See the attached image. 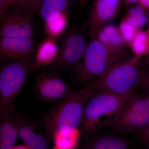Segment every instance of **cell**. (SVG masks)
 <instances>
[{"label": "cell", "instance_id": "obj_1", "mask_svg": "<svg viewBox=\"0 0 149 149\" xmlns=\"http://www.w3.org/2000/svg\"><path fill=\"white\" fill-rule=\"evenodd\" d=\"M95 92L93 81L56 103L42 119L44 131L51 140L56 130L65 128L77 129L81 125L88 100Z\"/></svg>", "mask_w": 149, "mask_h": 149}, {"label": "cell", "instance_id": "obj_2", "mask_svg": "<svg viewBox=\"0 0 149 149\" xmlns=\"http://www.w3.org/2000/svg\"><path fill=\"white\" fill-rule=\"evenodd\" d=\"M131 93L118 95L95 91L87 102L83 113L80 127L84 135L93 137L101 128L110 126L115 122Z\"/></svg>", "mask_w": 149, "mask_h": 149}, {"label": "cell", "instance_id": "obj_3", "mask_svg": "<svg viewBox=\"0 0 149 149\" xmlns=\"http://www.w3.org/2000/svg\"><path fill=\"white\" fill-rule=\"evenodd\" d=\"M34 54L1 67L0 119L7 117L16 110L15 102L16 98L33 72Z\"/></svg>", "mask_w": 149, "mask_h": 149}, {"label": "cell", "instance_id": "obj_4", "mask_svg": "<svg viewBox=\"0 0 149 149\" xmlns=\"http://www.w3.org/2000/svg\"><path fill=\"white\" fill-rule=\"evenodd\" d=\"M140 59L134 56L114 65L101 77L93 81L95 91L118 95L133 93L141 85L145 74L141 68Z\"/></svg>", "mask_w": 149, "mask_h": 149}, {"label": "cell", "instance_id": "obj_5", "mask_svg": "<svg viewBox=\"0 0 149 149\" xmlns=\"http://www.w3.org/2000/svg\"><path fill=\"white\" fill-rule=\"evenodd\" d=\"M125 56L109 49L94 36L88 43L82 61L74 69L75 80L85 85L91 83Z\"/></svg>", "mask_w": 149, "mask_h": 149}, {"label": "cell", "instance_id": "obj_6", "mask_svg": "<svg viewBox=\"0 0 149 149\" xmlns=\"http://www.w3.org/2000/svg\"><path fill=\"white\" fill-rule=\"evenodd\" d=\"M149 120V94H130L120 116L110 127L116 133H136Z\"/></svg>", "mask_w": 149, "mask_h": 149}, {"label": "cell", "instance_id": "obj_7", "mask_svg": "<svg viewBox=\"0 0 149 149\" xmlns=\"http://www.w3.org/2000/svg\"><path fill=\"white\" fill-rule=\"evenodd\" d=\"M54 69L44 68L36 77L34 93L37 99L46 104H54L74 91Z\"/></svg>", "mask_w": 149, "mask_h": 149}, {"label": "cell", "instance_id": "obj_8", "mask_svg": "<svg viewBox=\"0 0 149 149\" xmlns=\"http://www.w3.org/2000/svg\"><path fill=\"white\" fill-rule=\"evenodd\" d=\"M85 33L81 29H74L68 34L63 41L56 59L51 67L74 69L82 61L88 43Z\"/></svg>", "mask_w": 149, "mask_h": 149}, {"label": "cell", "instance_id": "obj_9", "mask_svg": "<svg viewBox=\"0 0 149 149\" xmlns=\"http://www.w3.org/2000/svg\"><path fill=\"white\" fill-rule=\"evenodd\" d=\"M36 26L34 16L15 10L8 11L1 17L0 37L35 39Z\"/></svg>", "mask_w": 149, "mask_h": 149}, {"label": "cell", "instance_id": "obj_10", "mask_svg": "<svg viewBox=\"0 0 149 149\" xmlns=\"http://www.w3.org/2000/svg\"><path fill=\"white\" fill-rule=\"evenodd\" d=\"M121 0H94L86 23L92 38L101 27L114 19L120 12Z\"/></svg>", "mask_w": 149, "mask_h": 149}, {"label": "cell", "instance_id": "obj_11", "mask_svg": "<svg viewBox=\"0 0 149 149\" xmlns=\"http://www.w3.org/2000/svg\"><path fill=\"white\" fill-rule=\"evenodd\" d=\"M37 43L31 38L8 37L1 38V59L16 61L35 54Z\"/></svg>", "mask_w": 149, "mask_h": 149}, {"label": "cell", "instance_id": "obj_12", "mask_svg": "<svg viewBox=\"0 0 149 149\" xmlns=\"http://www.w3.org/2000/svg\"><path fill=\"white\" fill-rule=\"evenodd\" d=\"M42 126L31 118L20 113L19 137L30 149H48L47 141L41 130Z\"/></svg>", "mask_w": 149, "mask_h": 149}, {"label": "cell", "instance_id": "obj_13", "mask_svg": "<svg viewBox=\"0 0 149 149\" xmlns=\"http://www.w3.org/2000/svg\"><path fill=\"white\" fill-rule=\"evenodd\" d=\"M57 41L47 37L37 46L34 54L33 72L50 66L56 60L60 48Z\"/></svg>", "mask_w": 149, "mask_h": 149}, {"label": "cell", "instance_id": "obj_14", "mask_svg": "<svg viewBox=\"0 0 149 149\" xmlns=\"http://www.w3.org/2000/svg\"><path fill=\"white\" fill-rule=\"evenodd\" d=\"M20 113L15 111L7 117L0 119V149H12L19 132Z\"/></svg>", "mask_w": 149, "mask_h": 149}, {"label": "cell", "instance_id": "obj_15", "mask_svg": "<svg viewBox=\"0 0 149 149\" xmlns=\"http://www.w3.org/2000/svg\"><path fill=\"white\" fill-rule=\"evenodd\" d=\"M95 36L113 52L126 55L127 46L123 39L118 27L113 24H107L101 27Z\"/></svg>", "mask_w": 149, "mask_h": 149}, {"label": "cell", "instance_id": "obj_16", "mask_svg": "<svg viewBox=\"0 0 149 149\" xmlns=\"http://www.w3.org/2000/svg\"><path fill=\"white\" fill-rule=\"evenodd\" d=\"M82 149H129L132 143L118 134H107L91 137Z\"/></svg>", "mask_w": 149, "mask_h": 149}, {"label": "cell", "instance_id": "obj_17", "mask_svg": "<svg viewBox=\"0 0 149 149\" xmlns=\"http://www.w3.org/2000/svg\"><path fill=\"white\" fill-rule=\"evenodd\" d=\"M71 0H44L39 15L45 22L58 18L68 13Z\"/></svg>", "mask_w": 149, "mask_h": 149}, {"label": "cell", "instance_id": "obj_18", "mask_svg": "<svg viewBox=\"0 0 149 149\" xmlns=\"http://www.w3.org/2000/svg\"><path fill=\"white\" fill-rule=\"evenodd\" d=\"M80 135L78 128H65L56 130L52 136L53 149H75L78 146Z\"/></svg>", "mask_w": 149, "mask_h": 149}, {"label": "cell", "instance_id": "obj_19", "mask_svg": "<svg viewBox=\"0 0 149 149\" xmlns=\"http://www.w3.org/2000/svg\"><path fill=\"white\" fill-rule=\"evenodd\" d=\"M68 13L64 14L53 21L45 22L47 37L57 41L64 33L68 24Z\"/></svg>", "mask_w": 149, "mask_h": 149}, {"label": "cell", "instance_id": "obj_20", "mask_svg": "<svg viewBox=\"0 0 149 149\" xmlns=\"http://www.w3.org/2000/svg\"><path fill=\"white\" fill-rule=\"evenodd\" d=\"M134 56L141 58L149 54V37L146 32L139 29L130 45Z\"/></svg>", "mask_w": 149, "mask_h": 149}, {"label": "cell", "instance_id": "obj_21", "mask_svg": "<svg viewBox=\"0 0 149 149\" xmlns=\"http://www.w3.org/2000/svg\"><path fill=\"white\" fill-rule=\"evenodd\" d=\"M128 10L123 19L137 30L141 29L148 22L145 10L139 5L133 6Z\"/></svg>", "mask_w": 149, "mask_h": 149}, {"label": "cell", "instance_id": "obj_22", "mask_svg": "<svg viewBox=\"0 0 149 149\" xmlns=\"http://www.w3.org/2000/svg\"><path fill=\"white\" fill-rule=\"evenodd\" d=\"M118 28L125 44L127 46L130 45L138 30L129 24L124 19H123L120 22Z\"/></svg>", "mask_w": 149, "mask_h": 149}, {"label": "cell", "instance_id": "obj_23", "mask_svg": "<svg viewBox=\"0 0 149 149\" xmlns=\"http://www.w3.org/2000/svg\"><path fill=\"white\" fill-rule=\"evenodd\" d=\"M44 0H28L23 8L19 11L34 16L39 14Z\"/></svg>", "mask_w": 149, "mask_h": 149}, {"label": "cell", "instance_id": "obj_24", "mask_svg": "<svg viewBox=\"0 0 149 149\" xmlns=\"http://www.w3.org/2000/svg\"><path fill=\"white\" fill-rule=\"evenodd\" d=\"M142 144L149 149V120L146 126L135 133Z\"/></svg>", "mask_w": 149, "mask_h": 149}, {"label": "cell", "instance_id": "obj_25", "mask_svg": "<svg viewBox=\"0 0 149 149\" xmlns=\"http://www.w3.org/2000/svg\"><path fill=\"white\" fill-rule=\"evenodd\" d=\"M16 0H0V15L3 16L10 8Z\"/></svg>", "mask_w": 149, "mask_h": 149}, {"label": "cell", "instance_id": "obj_26", "mask_svg": "<svg viewBox=\"0 0 149 149\" xmlns=\"http://www.w3.org/2000/svg\"><path fill=\"white\" fill-rule=\"evenodd\" d=\"M28 0H16L11 8L15 10H20L23 8Z\"/></svg>", "mask_w": 149, "mask_h": 149}, {"label": "cell", "instance_id": "obj_27", "mask_svg": "<svg viewBox=\"0 0 149 149\" xmlns=\"http://www.w3.org/2000/svg\"><path fill=\"white\" fill-rule=\"evenodd\" d=\"M141 86H143L147 93L149 94V72L148 74H144Z\"/></svg>", "mask_w": 149, "mask_h": 149}, {"label": "cell", "instance_id": "obj_28", "mask_svg": "<svg viewBox=\"0 0 149 149\" xmlns=\"http://www.w3.org/2000/svg\"><path fill=\"white\" fill-rule=\"evenodd\" d=\"M139 0H123L124 7L129 9L133 6L136 4L139 3Z\"/></svg>", "mask_w": 149, "mask_h": 149}, {"label": "cell", "instance_id": "obj_29", "mask_svg": "<svg viewBox=\"0 0 149 149\" xmlns=\"http://www.w3.org/2000/svg\"><path fill=\"white\" fill-rule=\"evenodd\" d=\"M138 4L145 10H149V0H139Z\"/></svg>", "mask_w": 149, "mask_h": 149}, {"label": "cell", "instance_id": "obj_30", "mask_svg": "<svg viewBox=\"0 0 149 149\" xmlns=\"http://www.w3.org/2000/svg\"><path fill=\"white\" fill-rule=\"evenodd\" d=\"M12 149H31L26 145H18L15 146Z\"/></svg>", "mask_w": 149, "mask_h": 149}, {"label": "cell", "instance_id": "obj_31", "mask_svg": "<svg viewBox=\"0 0 149 149\" xmlns=\"http://www.w3.org/2000/svg\"><path fill=\"white\" fill-rule=\"evenodd\" d=\"M91 1V0H77L78 3L81 6H85Z\"/></svg>", "mask_w": 149, "mask_h": 149}, {"label": "cell", "instance_id": "obj_32", "mask_svg": "<svg viewBox=\"0 0 149 149\" xmlns=\"http://www.w3.org/2000/svg\"><path fill=\"white\" fill-rule=\"evenodd\" d=\"M146 63L148 65V66L149 67V54L148 55V57H147L146 59Z\"/></svg>", "mask_w": 149, "mask_h": 149}, {"label": "cell", "instance_id": "obj_33", "mask_svg": "<svg viewBox=\"0 0 149 149\" xmlns=\"http://www.w3.org/2000/svg\"><path fill=\"white\" fill-rule=\"evenodd\" d=\"M146 32H147V34H148V36L149 37V26L148 28V30H147V31Z\"/></svg>", "mask_w": 149, "mask_h": 149}, {"label": "cell", "instance_id": "obj_34", "mask_svg": "<svg viewBox=\"0 0 149 149\" xmlns=\"http://www.w3.org/2000/svg\"><path fill=\"white\" fill-rule=\"evenodd\" d=\"M138 149L132 148H130V149Z\"/></svg>", "mask_w": 149, "mask_h": 149}, {"label": "cell", "instance_id": "obj_35", "mask_svg": "<svg viewBox=\"0 0 149 149\" xmlns=\"http://www.w3.org/2000/svg\"><path fill=\"white\" fill-rule=\"evenodd\" d=\"M148 14H149V10Z\"/></svg>", "mask_w": 149, "mask_h": 149}]
</instances>
